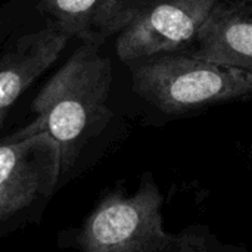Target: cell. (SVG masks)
Wrapping results in <instances>:
<instances>
[{
  "label": "cell",
  "instance_id": "cell-1",
  "mask_svg": "<svg viewBox=\"0 0 252 252\" xmlns=\"http://www.w3.org/2000/svg\"><path fill=\"white\" fill-rule=\"evenodd\" d=\"M112 63L99 46L83 43L32 100L34 126L46 131L58 152L59 174L77 158L86 139L109 117Z\"/></svg>",
  "mask_w": 252,
  "mask_h": 252
},
{
  "label": "cell",
  "instance_id": "cell-2",
  "mask_svg": "<svg viewBox=\"0 0 252 252\" xmlns=\"http://www.w3.org/2000/svg\"><path fill=\"white\" fill-rule=\"evenodd\" d=\"M134 92L165 114L252 96V71L196 56L162 53L139 61Z\"/></svg>",
  "mask_w": 252,
  "mask_h": 252
},
{
  "label": "cell",
  "instance_id": "cell-3",
  "mask_svg": "<svg viewBox=\"0 0 252 252\" xmlns=\"http://www.w3.org/2000/svg\"><path fill=\"white\" fill-rule=\"evenodd\" d=\"M161 207L162 195L146 174L133 195L112 193L94 208L77 252H170L179 241L165 232Z\"/></svg>",
  "mask_w": 252,
  "mask_h": 252
},
{
  "label": "cell",
  "instance_id": "cell-4",
  "mask_svg": "<svg viewBox=\"0 0 252 252\" xmlns=\"http://www.w3.org/2000/svg\"><path fill=\"white\" fill-rule=\"evenodd\" d=\"M221 0H142L130 24L117 35L123 62L170 53L196 38Z\"/></svg>",
  "mask_w": 252,
  "mask_h": 252
},
{
  "label": "cell",
  "instance_id": "cell-5",
  "mask_svg": "<svg viewBox=\"0 0 252 252\" xmlns=\"http://www.w3.org/2000/svg\"><path fill=\"white\" fill-rule=\"evenodd\" d=\"M58 152L34 123L0 145V221L28 207L59 180Z\"/></svg>",
  "mask_w": 252,
  "mask_h": 252
},
{
  "label": "cell",
  "instance_id": "cell-6",
  "mask_svg": "<svg viewBox=\"0 0 252 252\" xmlns=\"http://www.w3.org/2000/svg\"><path fill=\"white\" fill-rule=\"evenodd\" d=\"M71 37L50 25L21 37L0 59V128L18 97L59 58Z\"/></svg>",
  "mask_w": 252,
  "mask_h": 252
},
{
  "label": "cell",
  "instance_id": "cell-7",
  "mask_svg": "<svg viewBox=\"0 0 252 252\" xmlns=\"http://www.w3.org/2000/svg\"><path fill=\"white\" fill-rule=\"evenodd\" d=\"M140 3L142 0H41L40 9L53 27L69 37L100 46L130 24Z\"/></svg>",
  "mask_w": 252,
  "mask_h": 252
},
{
  "label": "cell",
  "instance_id": "cell-8",
  "mask_svg": "<svg viewBox=\"0 0 252 252\" xmlns=\"http://www.w3.org/2000/svg\"><path fill=\"white\" fill-rule=\"evenodd\" d=\"M196 40L199 49L192 56L252 71V19L236 7L220 3Z\"/></svg>",
  "mask_w": 252,
  "mask_h": 252
},
{
  "label": "cell",
  "instance_id": "cell-9",
  "mask_svg": "<svg viewBox=\"0 0 252 252\" xmlns=\"http://www.w3.org/2000/svg\"><path fill=\"white\" fill-rule=\"evenodd\" d=\"M242 3H244V6L247 9H251L252 10V0H242Z\"/></svg>",
  "mask_w": 252,
  "mask_h": 252
},
{
  "label": "cell",
  "instance_id": "cell-10",
  "mask_svg": "<svg viewBox=\"0 0 252 252\" xmlns=\"http://www.w3.org/2000/svg\"><path fill=\"white\" fill-rule=\"evenodd\" d=\"M250 157H251V161H252V148H251V151H250Z\"/></svg>",
  "mask_w": 252,
  "mask_h": 252
}]
</instances>
